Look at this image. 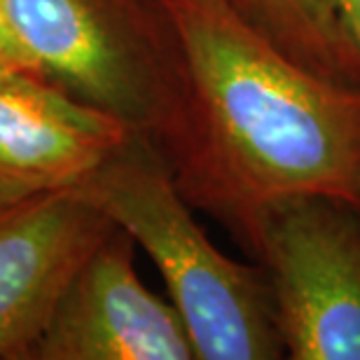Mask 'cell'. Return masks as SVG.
<instances>
[{
    "mask_svg": "<svg viewBox=\"0 0 360 360\" xmlns=\"http://www.w3.org/2000/svg\"><path fill=\"white\" fill-rule=\"evenodd\" d=\"M185 68L160 148L180 192L253 255L278 206L328 197L360 211V87L285 54L234 0H164Z\"/></svg>",
    "mask_w": 360,
    "mask_h": 360,
    "instance_id": "obj_1",
    "label": "cell"
},
{
    "mask_svg": "<svg viewBox=\"0 0 360 360\" xmlns=\"http://www.w3.org/2000/svg\"><path fill=\"white\" fill-rule=\"evenodd\" d=\"M75 192L150 257L197 360L285 356L262 267L234 260L211 241L150 136L129 134Z\"/></svg>",
    "mask_w": 360,
    "mask_h": 360,
    "instance_id": "obj_2",
    "label": "cell"
},
{
    "mask_svg": "<svg viewBox=\"0 0 360 360\" xmlns=\"http://www.w3.org/2000/svg\"><path fill=\"white\" fill-rule=\"evenodd\" d=\"M21 45L56 87L162 148L183 108L185 68L164 0H5Z\"/></svg>",
    "mask_w": 360,
    "mask_h": 360,
    "instance_id": "obj_3",
    "label": "cell"
},
{
    "mask_svg": "<svg viewBox=\"0 0 360 360\" xmlns=\"http://www.w3.org/2000/svg\"><path fill=\"white\" fill-rule=\"evenodd\" d=\"M236 7L307 68L360 87V54L333 0H234Z\"/></svg>",
    "mask_w": 360,
    "mask_h": 360,
    "instance_id": "obj_8",
    "label": "cell"
},
{
    "mask_svg": "<svg viewBox=\"0 0 360 360\" xmlns=\"http://www.w3.org/2000/svg\"><path fill=\"white\" fill-rule=\"evenodd\" d=\"M0 80H49L21 45L5 0H0Z\"/></svg>",
    "mask_w": 360,
    "mask_h": 360,
    "instance_id": "obj_9",
    "label": "cell"
},
{
    "mask_svg": "<svg viewBox=\"0 0 360 360\" xmlns=\"http://www.w3.org/2000/svg\"><path fill=\"white\" fill-rule=\"evenodd\" d=\"M333 3L360 54V0H333Z\"/></svg>",
    "mask_w": 360,
    "mask_h": 360,
    "instance_id": "obj_10",
    "label": "cell"
},
{
    "mask_svg": "<svg viewBox=\"0 0 360 360\" xmlns=\"http://www.w3.org/2000/svg\"><path fill=\"white\" fill-rule=\"evenodd\" d=\"M253 257L292 360H360V211L328 197L278 206Z\"/></svg>",
    "mask_w": 360,
    "mask_h": 360,
    "instance_id": "obj_4",
    "label": "cell"
},
{
    "mask_svg": "<svg viewBox=\"0 0 360 360\" xmlns=\"http://www.w3.org/2000/svg\"><path fill=\"white\" fill-rule=\"evenodd\" d=\"M26 360H197L178 309L143 283L122 229L91 250Z\"/></svg>",
    "mask_w": 360,
    "mask_h": 360,
    "instance_id": "obj_5",
    "label": "cell"
},
{
    "mask_svg": "<svg viewBox=\"0 0 360 360\" xmlns=\"http://www.w3.org/2000/svg\"><path fill=\"white\" fill-rule=\"evenodd\" d=\"M129 134L49 80H0V194L75 190Z\"/></svg>",
    "mask_w": 360,
    "mask_h": 360,
    "instance_id": "obj_7",
    "label": "cell"
},
{
    "mask_svg": "<svg viewBox=\"0 0 360 360\" xmlns=\"http://www.w3.org/2000/svg\"><path fill=\"white\" fill-rule=\"evenodd\" d=\"M112 227L75 190L0 194V360H26L68 281Z\"/></svg>",
    "mask_w": 360,
    "mask_h": 360,
    "instance_id": "obj_6",
    "label": "cell"
}]
</instances>
